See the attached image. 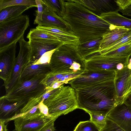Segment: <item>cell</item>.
Returning a JSON list of instances; mask_svg holds the SVG:
<instances>
[{
    "label": "cell",
    "instance_id": "obj_1",
    "mask_svg": "<svg viewBox=\"0 0 131 131\" xmlns=\"http://www.w3.org/2000/svg\"><path fill=\"white\" fill-rule=\"evenodd\" d=\"M65 10L62 17L79 38L80 43L102 37L112 28L111 25L77 1L64 0Z\"/></svg>",
    "mask_w": 131,
    "mask_h": 131
},
{
    "label": "cell",
    "instance_id": "obj_2",
    "mask_svg": "<svg viewBox=\"0 0 131 131\" xmlns=\"http://www.w3.org/2000/svg\"><path fill=\"white\" fill-rule=\"evenodd\" d=\"M75 90L78 108L89 114L107 115L118 104L115 98L114 79Z\"/></svg>",
    "mask_w": 131,
    "mask_h": 131
},
{
    "label": "cell",
    "instance_id": "obj_3",
    "mask_svg": "<svg viewBox=\"0 0 131 131\" xmlns=\"http://www.w3.org/2000/svg\"><path fill=\"white\" fill-rule=\"evenodd\" d=\"M50 72L55 73L78 74L88 72L85 59L79 53L77 46L63 44L56 49L51 56Z\"/></svg>",
    "mask_w": 131,
    "mask_h": 131
},
{
    "label": "cell",
    "instance_id": "obj_4",
    "mask_svg": "<svg viewBox=\"0 0 131 131\" xmlns=\"http://www.w3.org/2000/svg\"><path fill=\"white\" fill-rule=\"evenodd\" d=\"M48 107V114L57 118L78 108L75 90L63 84L56 89L54 92L43 102Z\"/></svg>",
    "mask_w": 131,
    "mask_h": 131
},
{
    "label": "cell",
    "instance_id": "obj_5",
    "mask_svg": "<svg viewBox=\"0 0 131 131\" xmlns=\"http://www.w3.org/2000/svg\"><path fill=\"white\" fill-rule=\"evenodd\" d=\"M29 21L28 16L21 15L0 23V51L18 41L29 26Z\"/></svg>",
    "mask_w": 131,
    "mask_h": 131
},
{
    "label": "cell",
    "instance_id": "obj_6",
    "mask_svg": "<svg viewBox=\"0 0 131 131\" xmlns=\"http://www.w3.org/2000/svg\"><path fill=\"white\" fill-rule=\"evenodd\" d=\"M129 57L106 56L101 54L99 52L85 59L88 72L115 71L122 69L128 64Z\"/></svg>",
    "mask_w": 131,
    "mask_h": 131
},
{
    "label": "cell",
    "instance_id": "obj_7",
    "mask_svg": "<svg viewBox=\"0 0 131 131\" xmlns=\"http://www.w3.org/2000/svg\"><path fill=\"white\" fill-rule=\"evenodd\" d=\"M19 51L17 57L13 58L8 78L4 82L6 93L19 82V79L27 60L29 58L31 49L29 41H27L23 36L19 40Z\"/></svg>",
    "mask_w": 131,
    "mask_h": 131
},
{
    "label": "cell",
    "instance_id": "obj_8",
    "mask_svg": "<svg viewBox=\"0 0 131 131\" xmlns=\"http://www.w3.org/2000/svg\"><path fill=\"white\" fill-rule=\"evenodd\" d=\"M45 76L36 77L21 81L5 95L1 97L0 99L10 102L29 100L31 94L37 91L39 85L41 84L40 82Z\"/></svg>",
    "mask_w": 131,
    "mask_h": 131
},
{
    "label": "cell",
    "instance_id": "obj_9",
    "mask_svg": "<svg viewBox=\"0 0 131 131\" xmlns=\"http://www.w3.org/2000/svg\"><path fill=\"white\" fill-rule=\"evenodd\" d=\"M115 71L89 72L82 74L69 81L68 83L75 90L82 89L114 79Z\"/></svg>",
    "mask_w": 131,
    "mask_h": 131
},
{
    "label": "cell",
    "instance_id": "obj_10",
    "mask_svg": "<svg viewBox=\"0 0 131 131\" xmlns=\"http://www.w3.org/2000/svg\"><path fill=\"white\" fill-rule=\"evenodd\" d=\"M31 49L30 57L26 64H32L37 61L45 53L57 49L63 44L57 40L36 39L28 41Z\"/></svg>",
    "mask_w": 131,
    "mask_h": 131
},
{
    "label": "cell",
    "instance_id": "obj_11",
    "mask_svg": "<svg viewBox=\"0 0 131 131\" xmlns=\"http://www.w3.org/2000/svg\"><path fill=\"white\" fill-rule=\"evenodd\" d=\"M131 73V60L121 70L115 71L114 83L116 100L118 104L123 103Z\"/></svg>",
    "mask_w": 131,
    "mask_h": 131
},
{
    "label": "cell",
    "instance_id": "obj_12",
    "mask_svg": "<svg viewBox=\"0 0 131 131\" xmlns=\"http://www.w3.org/2000/svg\"><path fill=\"white\" fill-rule=\"evenodd\" d=\"M57 118L43 115L28 119L18 117L14 120L17 131H39L47 124Z\"/></svg>",
    "mask_w": 131,
    "mask_h": 131
},
{
    "label": "cell",
    "instance_id": "obj_13",
    "mask_svg": "<svg viewBox=\"0 0 131 131\" xmlns=\"http://www.w3.org/2000/svg\"><path fill=\"white\" fill-rule=\"evenodd\" d=\"M107 117L126 131H131V108L123 103L114 107Z\"/></svg>",
    "mask_w": 131,
    "mask_h": 131
},
{
    "label": "cell",
    "instance_id": "obj_14",
    "mask_svg": "<svg viewBox=\"0 0 131 131\" xmlns=\"http://www.w3.org/2000/svg\"><path fill=\"white\" fill-rule=\"evenodd\" d=\"M28 100L10 102L0 100V119L5 120V124L14 120L20 114L21 110L26 104Z\"/></svg>",
    "mask_w": 131,
    "mask_h": 131
},
{
    "label": "cell",
    "instance_id": "obj_15",
    "mask_svg": "<svg viewBox=\"0 0 131 131\" xmlns=\"http://www.w3.org/2000/svg\"><path fill=\"white\" fill-rule=\"evenodd\" d=\"M17 42L0 51V77L4 82L7 79L12 60L15 56Z\"/></svg>",
    "mask_w": 131,
    "mask_h": 131
},
{
    "label": "cell",
    "instance_id": "obj_16",
    "mask_svg": "<svg viewBox=\"0 0 131 131\" xmlns=\"http://www.w3.org/2000/svg\"><path fill=\"white\" fill-rule=\"evenodd\" d=\"M36 28L55 37L63 44H71L77 46L80 44L79 38L72 31L39 26Z\"/></svg>",
    "mask_w": 131,
    "mask_h": 131
},
{
    "label": "cell",
    "instance_id": "obj_17",
    "mask_svg": "<svg viewBox=\"0 0 131 131\" xmlns=\"http://www.w3.org/2000/svg\"><path fill=\"white\" fill-rule=\"evenodd\" d=\"M41 26L72 31L70 26L66 21L62 17L52 14L45 4Z\"/></svg>",
    "mask_w": 131,
    "mask_h": 131
},
{
    "label": "cell",
    "instance_id": "obj_18",
    "mask_svg": "<svg viewBox=\"0 0 131 131\" xmlns=\"http://www.w3.org/2000/svg\"><path fill=\"white\" fill-rule=\"evenodd\" d=\"M49 69L50 70L49 64H33L25 63L18 83L21 81L29 80L35 77L46 75L50 71H49Z\"/></svg>",
    "mask_w": 131,
    "mask_h": 131
},
{
    "label": "cell",
    "instance_id": "obj_19",
    "mask_svg": "<svg viewBox=\"0 0 131 131\" xmlns=\"http://www.w3.org/2000/svg\"><path fill=\"white\" fill-rule=\"evenodd\" d=\"M130 29L113 25L112 28L102 37L99 51L108 47L125 35Z\"/></svg>",
    "mask_w": 131,
    "mask_h": 131
},
{
    "label": "cell",
    "instance_id": "obj_20",
    "mask_svg": "<svg viewBox=\"0 0 131 131\" xmlns=\"http://www.w3.org/2000/svg\"><path fill=\"white\" fill-rule=\"evenodd\" d=\"M120 11L119 9L114 11L102 13L99 16L111 25L131 29V19L119 14L118 12Z\"/></svg>",
    "mask_w": 131,
    "mask_h": 131
},
{
    "label": "cell",
    "instance_id": "obj_21",
    "mask_svg": "<svg viewBox=\"0 0 131 131\" xmlns=\"http://www.w3.org/2000/svg\"><path fill=\"white\" fill-rule=\"evenodd\" d=\"M102 39V37L99 38L80 43L77 46L79 53L85 59L94 53L99 52V47Z\"/></svg>",
    "mask_w": 131,
    "mask_h": 131
},
{
    "label": "cell",
    "instance_id": "obj_22",
    "mask_svg": "<svg viewBox=\"0 0 131 131\" xmlns=\"http://www.w3.org/2000/svg\"><path fill=\"white\" fill-rule=\"evenodd\" d=\"M31 8L25 5L12 6L5 8L0 11V23L19 16L24 12Z\"/></svg>",
    "mask_w": 131,
    "mask_h": 131
},
{
    "label": "cell",
    "instance_id": "obj_23",
    "mask_svg": "<svg viewBox=\"0 0 131 131\" xmlns=\"http://www.w3.org/2000/svg\"><path fill=\"white\" fill-rule=\"evenodd\" d=\"M45 5L49 12L53 14H56L62 17L65 10L64 0H43Z\"/></svg>",
    "mask_w": 131,
    "mask_h": 131
},
{
    "label": "cell",
    "instance_id": "obj_24",
    "mask_svg": "<svg viewBox=\"0 0 131 131\" xmlns=\"http://www.w3.org/2000/svg\"><path fill=\"white\" fill-rule=\"evenodd\" d=\"M93 1L96 11L100 12L101 14L120 9L115 0H93Z\"/></svg>",
    "mask_w": 131,
    "mask_h": 131
},
{
    "label": "cell",
    "instance_id": "obj_25",
    "mask_svg": "<svg viewBox=\"0 0 131 131\" xmlns=\"http://www.w3.org/2000/svg\"><path fill=\"white\" fill-rule=\"evenodd\" d=\"M17 5L37 7L35 0H0V11L8 7Z\"/></svg>",
    "mask_w": 131,
    "mask_h": 131
},
{
    "label": "cell",
    "instance_id": "obj_26",
    "mask_svg": "<svg viewBox=\"0 0 131 131\" xmlns=\"http://www.w3.org/2000/svg\"><path fill=\"white\" fill-rule=\"evenodd\" d=\"M130 43H131V29H130L125 35L119 40L107 48L99 51V52L101 54H102Z\"/></svg>",
    "mask_w": 131,
    "mask_h": 131
},
{
    "label": "cell",
    "instance_id": "obj_27",
    "mask_svg": "<svg viewBox=\"0 0 131 131\" xmlns=\"http://www.w3.org/2000/svg\"><path fill=\"white\" fill-rule=\"evenodd\" d=\"M131 54V43L101 54L108 57H128Z\"/></svg>",
    "mask_w": 131,
    "mask_h": 131
},
{
    "label": "cell",
    "instance_id": "obj_28",
    "mask_svg": "<svg viewBox=\"0 0 131 131\" xmlns=\"http://www.w3.org/2000/svg\"><path fill=\"white\" fill-rule=\"evenodd\" d=\"M27 38L29 40L40 38L59 40L57 38L52 35L36 28L30 30Z\"/></svg>",
    "mask_w": 131,
    "mask_h": 131
},
{
    "label": "cell",
    "instance_id": "obj_29",
    "mask_svg": "<svg viewBox=\"0 0 131 131\" xmlns=\"http://www.w3.org/2000/svg\"><path fill=\"white\" fill-rule=\"evenodd\" d=\"M46 91V90H44L39 94L38 93L29 98L26 104L21 110L20 114L26 112L39 104L41 101L42 97Z\"/></svg>",
    "mask_w": 131,
    "mask_h": 131
},
{
    "label": "cell",
    "instance_id": "obj_30",
    "mask_svg": "<svg viewBox=\"0 0 131 131\" xmlns=\"http://www.w3.org/2000/svg\"><path fill=\"white\" fill-rule=\"evenodd\" d=\"M90 120L99 129H102L105 126L107 119V115L103 114L89 113Z\"/></svg>",
    "mask_w": 131,
    "mask_h": 131
},
{
    "label": "cell",
    "instance_id": "obj_31",
    "mask_svg": "<svg viewBox=\"0 0 131 131\" xmlns=\"http://www.w3.org/2000/svg\"><path fill=\"white\" fill-rule=\"evenodd\" d=\"M73 131H100V130L90 120L80 122Z\"/></svg>",
    "mask_w": 131,
    "mask_h": 131
},
{
    "label": "cell",
    "instance_id": "obj_32",
    "mask_svg": "<svg viewBox=\"0 0 131 131\" xmlns=\"http://www.w3.org/2000/svg\"><path fill=\"white\" fill-rule=\"evenodd\" d=\"M39 104L26 112L19 115L16 118L21 117L25 119H28L44 115L40 111L39 108Z\"/></svg>",
    "mask_w": 131,
    "mask_h": 131
},
{
    "label": "cell",
    "instance_id": "obj_33",
    "mask_svg": "<svg viewBox=\"0 0 131 131\" xmlns=\"http://www.w3.org/2000/svg\"><path fill=\"white\" fill-rule=\"evenodd\" d=\"M37 10L36 17L34 24H37L38 26H41L42 21V16L44 12V4L42 0H35Z\"/></svg>",
    "mask_w": 131,
    "mask_h": 131
},
{
    "label": "cell",
    "instance_id": "obj_34",
    "mask_svg": "<svg viewBox=\"0 0 131 131\" xmlns=\"http://www.w3.org/2000/svg\"><path fill=\"white\" fill-rule=\"evenodd\" d=\"M100 131H126L107 117L106 123L105 126Z\"/></svg>",
    "mask_w": 131,
    "mask_h": 131
},
{
    "label": "cell",
    "instance_id": "obj_35",
    "mask_svg": "<svg viewBox=\"0 0 131 131\" xmlns=\"http://www.w3.org/2000/svg\"><path fill=\"white\" fill-rule=\"evenodd\" d=\"M56 49L51 50L45 53L37 61L32 64H49L52 54Z\"/></svg>",
    "mask_w": 131,
    "mask_h": 131
},
{
    "label": "cell",
    "instance_id": "obj_36",
    "mask_svg": "<svg viewBox=\"0 0 131 131\" xmlns=\"http://www.w3.org/2000/svg\"><path fill=\"white\" fill-rule=\"evenodd\" d=\"M115 2L121 10L126 9L131 5V0H116Z\"/></svg>",
    "mask_w": 131,
    "mask_h": 131
},
{
    "label": "cell",
    "instance_id": "obj_37",
    "mask_svg": "<svg viewBox=\"0 0 131 131\" xmlns=\"http://www.w3.org/2000/svg\"><path fill=\"white\" fill-rule=\"evenodd\" d=\"M77 1L86 8L93 12L96 11L93 0H77Z\"/></svg>",
    "mask_w": 131,
    "mask_h": 131
},
{
    "label": "cell",
    "instance_id": "obj_38",
    "mask_svg": "<svg viewBox=\"0 0 131 131\" xmlns=\"http://www.w3.org/2000/svg\"><path fill=\"white\" fill-rule=\"evenodd\" d=\"M54 119L45 126L39 131H54L56 130L54 127Z\"/></svg>",
    "mask_w": 131,
    "mask_h": 131
},
{
    "label": "cell",
    "instance_id": "obj_39",
    "mask_svg": "<svg viewBox=\"0 0 131 131\" xmlns=\"http://www.w3.org/2000/svg\"><path fill=\"white\" fill-rule=\"evenodd\" d=\"M38 105L39 108L41 112L43 114L47 116H50L48 114V108L43 103V101H41Z\"/></svg>",
    "mask_w": 131,
    "mask_h": 131
},
{
    "label": "cell",
    "instance_id": "obj_40",
    "mask_svg": "<svg viewBox=\"0 0 131 131\" xmlns=\"http://www.w3.org/2000/svg\"><path fill=\"white\" fill-rule=\"evenodd\" d=\"M123 103L131 108V92L125 96Z\"/></svg>",
    "mask_w": 131,
    "mask_h": 131
},
{
    "label": "cell",
    "instance_id": "obj_41",
    "mask_svg": "<svg viewBox=\"0 0 131 131\" xmlns=\"http://www.w3.org/2000/svg\"><path fill=\"white\" fill-rule=\"evenodd\" d=\"M5 121L0 119V131H8L7 129V124L5 123Z\"/></svg>",
    "mask_w": 131,
    "mask_h": 131
},
{
    "label": "cell",
    "instance_id": "obj_42",
    "mask_svg": "<svg viewBox=\"0 0 131 131\" xmlns=\"http://www.w3.org/2000/svg\"><path fill=\"white\" fill-rule=\"evenodd\" d=\"M120 12L124 15L131 17V5L126 9Z\"/></svg>",
    "mask_w": 131,
    "mask_h": 131
},
{
    "label": "cell",
    "instance_id": "obj_43",
    "mask_svg": "<svg viewBox=\"0 0 131 131\" xmlns=\"http://www.w3.org/2000/svg\"><path fill=\"white\" fill-rule=\"evenodd\" d=\"M131 56V54L130 55ZM131 92V73L129 77L127 89L125 94V96Z\"/></svg>",
    "mask_w": 131,
    "mask_h": 131
},
{
    "label": "cell",
    "instance_id": "obj_44",
    "mask_svg": "<svg viewBox=\"0 0 131 131\" xmlns=\"http://www.w3.org/2000/svg\"><path fill=\"white\" fill-rule=\"evenodd\" d=\"M12 131H17L15 129H14Z\"/></svg>",
    "mask_w": 131,
    "mask_h": 131
}]
</instances>
